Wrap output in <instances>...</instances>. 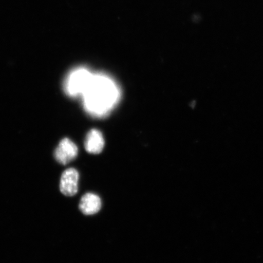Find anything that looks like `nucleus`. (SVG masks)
I'll return each mask as SVG.
<instances>
[{"instance_id":"20e7f679","label":"nucleus","mask_w":263,"mask_h":263,"mask_svg":"<svg viewBox=\"0 0 263 263\" xmlns=\"http://www.w3.org/2000/svg\"><path fill=\"white\" fill-rule=\"evenodd\" d=\"M78 147L68 139L62 140L55 150L54 157L57 162L63 165L67 164L77 157Z\"/></svg>"},{"instance_id":"7ed1b4c3","label":"nucleus","mask_w":263,"mask_h":263,"mask_svg":"<svg viewBox=\"0 0 263 263\" xmlns=\"http://www.w3.org/2000/svg\"><path fill=\"white\" fill-rule=\"evenodd\" d=\"M80 174L78 170L70 167L64 171L62 174L59 189L62 195L72 197L77 195L78 192Z\"/></svg>"},{"instance_id":"39448f33","label":"nucleus","mask_w":263,"mask_h":263,"mask_svg":"<svg viewBox=\"0 0 263 263\" xmlns=\"http://www.w3.org/2000/svg\"><path fill=\"white\" fill-rule=\"evenodd\" d=\"M102 202L100 197L94 193H87L81 197L79 209L85 215H93L100 212Z\"/></svg>"},{"instance_id":"f257e3e1","label":"nucleus","mask_w":263,"mask_h":263,"mask_svg":"<svg viewBox=\"0 0 263 263\" xmlns=\"http://www.w3.org/2000/svg\"><path fill=\"white\" fill-rule=\"evenodd\" d=\"M82 96L87 112L95 117H104L116 106L120 98V92L110 78L98 74H93Z\"/></svg>"},{"instance_id":"423d86ee","label":"nucleus","mask_w":263,"mask_h":263,"mask_svg":"<svg viewBox=\"0 0 263 263\" xmlns=\"http://www.w3.org/2000/svg\"><path fill=\"white\" fill-rule=\"evenodd\" d=\"M104 140L100 131L92 129L88 133L85 141V149L88 153L98 154L103 151Z\"/></svg>"},{"instance_id":"f03ea898","label":"nucleus","mask_w":263,"mask_h":263,"mask_svg":"<svg viewBox=\"0 0 263 263\" xmlns=\"http://www.w3.org/2000/svg\"><path fill=\"white\" fill-rule=\"evenodd\" d=\"M93 74L87 69L79 68L68 75L64 84V89L69 96L77 97L83 94L91 80Z\"/></svg>"}]
</instances>
